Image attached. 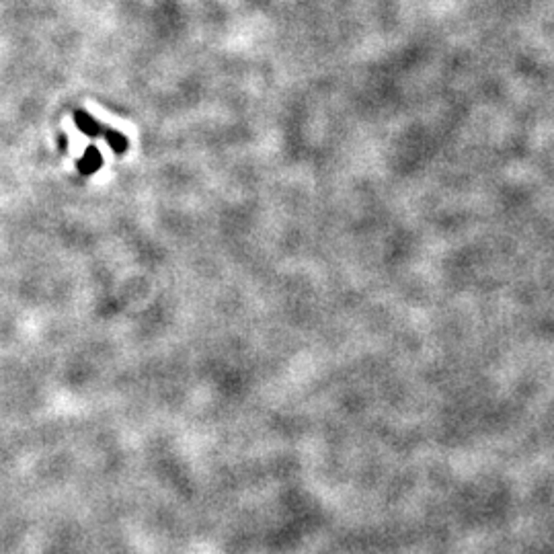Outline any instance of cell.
Listing matches in <instances>:
<instances>
[{"label": "cell", "mask_w": 554, "mask_h": 554, "mask_svg": "<svg viewBox=\"0 0 554 554\" xmlns=\"http://www.w3.org/2000/svg\"><path fill=\"white\" fill-rule=\"evenodd\" d=\"M101 166H103V157H101V152L97 150V146H89V148L84 150V157L78 161V170H80L82 175H95Z\"/></svg>", "instance_id": "cell-2"}, {"label": "cell", "mask_w": 554, "mask_h": 554, "mask_svg": "<svg viewBox=\"0 0 554 554\" xmlns=\"http://www.w3.org/2000/svg\"><path fill=\"white\" fill-rule=\"evenodd\" d=\"M103 136H105V140L109 142V146L117 154H123L127 150V140H125L123 134H119L115 129H103Z\"/></svg>", "instance_id": "cell-3"}, {"label": "cell", "mask_w": 554, "mask_h": 554, "mask_svg": "<svg viewBox=\"0 0 554 554\" xmlns=\"http://www.w3.org/2000/svg\"><path fill=\"white\" fill-rule=\"evenodd\" d=\"M74 121H76L78 129H80L84 136L97 138V136H101V134H103V127H101V123H99L97 119H93V117H91L87 111H82V109L74 111Z\"/></svg>", "instance_id": "cell-1"}]
</instances>
